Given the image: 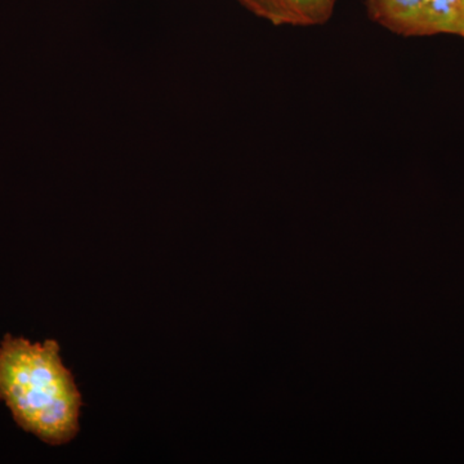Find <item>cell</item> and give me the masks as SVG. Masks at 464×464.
<instances>
[{
  "instance_id": "obj_1",
  "label": "cell",
  "mask_w": 464,
  "mask_h": 464,
  "mask_svg": "<svg viewBox=\"0 0 464 464\" xmlns=\"http://www.w3.org/2000/svg\"><path fill=\"white\" fill-rule=\"evenodd\" d=\"M0 400L24 431L45 444L65 445L78 435L83 399L56 341L33 343L11 334L3 338Z\"/></svg>"
},
{
  "instance_id": "obj_2",
  "label": "cell",
  "mask_w": 464,
  "mask_h": 464,
  "mask_svg": "<svg viewBox=\"0 0 464 464\" xmlns=\"http://www.w3.org/2000/svg\"><path fill=\"white\" fill-rule=\"evenodd\" d=\"M369 17L401 36L460 35L463 0H366Z\"/></svg>"
},
{
  "instance_id": "obj_3",
  "label": "cell",
  "mask_w": 464,
  "mask_h": 464,
  "mask_svg": "<svg viewBox=\"0 0 464 464\" xmlns=\"http://www.w3.org/2000/svg\"><path fill=\"white\" fill-rule=\"evenodd\" d=\"M275 26L313 27L331 20L338 0H237Z\"/></svg>"
},
{
  "instance_id": "obj_4",
  "label": "cell",
  "mask_w": 464,
  "mask_h": 464,
  "mask_svg": "<svg viewBox=\"0 0 464 464\" xmlns=\"http://www.w3.org/2000/svg\"><path fill=\"white\" fill-rule=\"evenodd\" d=\"M460 36H463V38H464V0H463V24H462V30H460Z\"/></svg>"
}]
</instances>
